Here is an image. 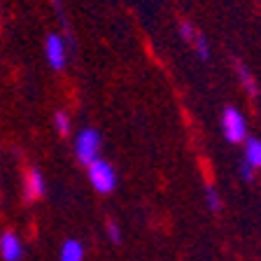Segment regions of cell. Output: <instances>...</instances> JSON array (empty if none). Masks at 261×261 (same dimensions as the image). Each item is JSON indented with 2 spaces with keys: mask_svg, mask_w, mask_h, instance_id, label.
<instances>
[{
  "mask_svg": "<svg viewBox=\"0 0 261 261\" xmlns=\"http://www.w3.org/2000/svg\"><path fill=\"white\" fill-rule=\"evenodd\" d=\"M108 233H110V238H112V243H119L121 240V231H119V226H117L114 222L108 224Z\"/></svg>",
  "mask_w": 261,
  "mask_h": 261,
  "instance_id": "obj_14",
  "label": "cell"
},
{
  "mask_svg": "<svg viewBox=\"0 0 261 261\" xmlns=\"http://www.w3.org/2000/svg\"><path fill=\"white\" fill-rule=\"evenodd\" d=\"M222 126H224V136H226L228 142H243L247 138V121H245V117L236 108L224 110Z\"/></svg>",
  "mask_w": 261,
  "mask_h": 261,
  "instance_id": "obj_3",
  "label": "cell"
},
{
  "mask_svg": "<svg viewBox=\"0 0 261 261\" xmlns=\"http://www.w3.org/2000/svg\"><path fill=\"white\" fill-rule=\"evenodd\" d=\"M44 54H47V61L54 70H63L65 68V42L61 35L51 33L44 42Z\"/></svg>",
  "mask_w": 261,
  "mask_h": 261,
  "instance_id": "obj_4",
  "label": "cell"
},
{
  "mask_svg": "<svg viewBox=\"0 0 261 261\" xmlns=\"http://www.w3.org/2000/svg\"><path fill=\"white\" fill-rule=\"evenodd\" d=\"M98 149H100V136L93 128L80 130V136L75 138V152L82 163H93L98 159Z\"/></svg>",
  "mask_w": 261,
  "mask_h": 261,
  "instance_id": "obj_2",
  "label": "cell"
},
{
  "mask_svg": "<svg viewBox=\"0 0 261 261\" xmlns=\"http://www.w3.org/2000/svg\"><path fill=\"white\" fill-rule=\"evenodd\" d=\"M245 163H250L252 168H261V140H256V138H250V140H247Z\"/></svg>",
  "mask_w": 261,
  "mask_h": 261,
  "instance_id": "obj_8",
  "label": "cell"
},
{
  "mask_svg": "<svg viewBox=\"0 0 261 261\" xmlns=\"http://www.w3.org/2000/svg\"><path fill=\"white\" fill-rule=\"evenodd\" d=\"M243 179H247V182L252 179V166L250 163H243Z\"/></svg>",
  "mask_w": 261,
  "mask_h": 261,
  "instance_id": "obj_15",
  "label": "cell"
},
{
  "mask_svg": "<svg viewBox=\"0 0 261 261\" xmlns=\"http://www.w3.org/2000/svg\"><path fill=\"white\" fill-rule=\"evenodd\" d=\"M238 75H240V80H243V84L247 87V91L254 96L256 93V84H254V80H252V72L245 68V65H238Z\"/></svg>",
  "mask_w": 261,
  "mask_h": 261,
  "instance_id": "obj_10",
  "label": "cell"
},
{
  "mask_svg": "<svg viewBox=\"0 0 261 261\" xmlns=\"http://www.w3.org/2000/svg\"><path fill=\"white\" fill-rule=\"evenodd\" d=\"M54 124H56V128H59L61 136H68V133H70V117H68L63 110H59V112H56Z\"/></svg>",
  "mask_w": 261,
  "mask_h": 261,
  "instance_id": "obj_9",
  "label": "cell"
},
{
  "mask_svg": "<svg viewBox=\"0 0 261 261\" xmlns=\"http://www.w3.org/2000/svg\"><path fill=\"white\" fill-rule=\"evenodd\" d=\"M179 35H182V38H185V40H189V42H191V40H194L196 38V31H194V26H191V23H179Z\"/></svg>",
  "mask_w": 261,
  "mask_h": 261,
  "instance_id": "obj_13",
  "label": "cell"
},
{
  "mask_svg": "<svg viewBox=\"0 0 261 261\" xmlns=\"http://www.w3.org/2000/svg\"><path fill=\"white\" fill-rule=\"evenodd\" d=\"M194 44H196V51H198V56H201L203 61L210 59V44H207V40L203 38V35H196Z\"/></svg>",
  "mask_w": 261,
  "mask_h": 261,
  "instance_id": "obj_11",
  "label": "cell"
},
{
  "mask_svg": "<svg viewBox=\"0 0 261 261\" xmlns=\"http://www.w3.org/2000/svg\"><path fill=\"white\" fill-rule=\"evenodd\" d=\"M89 179L96 191L100 194H110V191L117 187V175H114V168L110 163L96 159L93 163H89Z\"/></svg>",
  "mask_w": 261,
  "mask_h": 261,
  "instance_id": "obj_1",
  "label": "cell"
},
{
  "mask_svg": "<svg viewBox=\"0 0 261 261\" xmlns=\"http://www.w3.org/2000/svg\"><path fill=\"white\" fill-rule=\"evenodd\" d=\"M205 198H207V205L212 207V210H219V205H222V201H219V196H217V191L212 189H207V194H205Z\"/></svg>",
  "mask_w": 261,
  "mask_h": 261,
  "instance_id": "obj_12",
  "label": "cell"
},
{
  "mask_svg": "<svg viewBox=\"0 0 261 261\" xmlns=\"http://www.w3.org/2000/svg\"><path fill=\"white\" fill-rule=\"evenodd\" d=\"M26 194L28 198H40L44 196V177L40 170H31L26 175Z\"/></svg>",
  "mask_w": 261,
  "mask_h": 261,
  "instance_id": "obj_6",
  "label": "cell"
},
{
  "mask_svg": "<svg viewBox=\"0 0 261 261\" xmlns=\"http://www.w3.org/2000/svg\"><path fill=\"white\" fill-rule=\"evenodd\" d=\"M0 256L5 261H19L23 256V245L16 233L0 236Z\"/></svg>",
  "mask_w": 261,
  "mask_h": 261,
  "instance_id": "obj_5",
  "label": "cell"
},
{
  "mask_svg": "<svg viewBox=\"0 0 261 261\" xmlns=\"http://www.w3.org/2000/svg\"><path fill=\"white\" fill-rule=\"evenodd\" d=\"M84 259V247L77 240H65L63 247H61L59 261H82Z\"/></svg>",
  "mask_w": 261,
  "mask_h": 261,
  "instance_id": "obj_7",
  "label": "cell"
}]
</instances>
